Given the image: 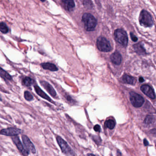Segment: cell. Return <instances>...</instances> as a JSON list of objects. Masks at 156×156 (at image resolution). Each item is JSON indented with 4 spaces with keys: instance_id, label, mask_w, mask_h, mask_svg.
Returning <instances> with one entry per match:
<instances>
[{
    "instance_id": "cell-1",
    "label": "cell",
    "mask_w": 156,
    "mask_h": 156,
    "mask_svg": "<svg viewBox=\"0 0 156 156\" xmlns=\"http://www.w3.org/2000/svg\"><path fill=\"white\" fill-rule=\"evenodd\" d=\"M82 21L84 23L85 29L88 31L95 30L97 25L96 19L90 13H84L82 15Z\"/></svg>"
},
{
    "instance_id": "cell-2",
    "label": "cell",
    "mask_w": 156,
    "mask_h": 156,
    "mask_svg": "<svg viewBox=\"0 0 156 156\" xmlns=\"http://www.w3.org/2000/svg\"><path fill=\"white\" fill-rule=\"evenodd\" d=\"M140 25L145 27H151L153 25V19L151 15L147 11L143 10L139 16Z\"/></svg>"
},
{
    "instance_id": "cell-3",
    "label": "cell",
    "mask_w": 156,
    "mask_h": 156,
    "mask_svg": "<svg viewBox=\"0 0 156 156\" xmlns=\"http://www.w3.org/2000/svg\"><path fill=\"white\" fill-rule=\"evenodd\" d=\"M115 40L124 47H126L128 44V38L127 33L123 29H117L114 33Z\"/></svg>"
},
{
    "instance_id": "cell-4",
    "label": "cell",
    "mask_w": 156,
    "mask_h": 156,
    "mask_svg": "<svg viewBox=\"0 0 156 156\" xmlns=\"http://www.w3.org/2000/svg\"><path fill=\"white\" fill-rule=\"evenodd\" d=\"M98 49L102 52H109L112 50L110 42L103 37H99L97 40Z\"/></svg>"
},
{
    "instance_id": "cell-5",
    "label": "cell",
    "mask_w": 156,
    "mask_h": 156,
    "mask_svg": "<svg viewBox=\"0 0 156 156\" xmlns=\"http://www.w3.org/2000/svg\"><path fill=\"white\" fill-rule=\"evenodd\" d=\"M130 99L132 105L136 108L141 107L144 103V99L140 95L135 92L130 93Z\"/></svg>"
},
{
    "instance_id": "cell-6",
    "label": "cell",
    "mask_w": 156,
    "mask_h": 156,
    "mask_svg": "<svg viewBox=\"0 0 156 156\" xmlns=\"http://www.w3.org/2000/svg\"><path fill=\"white\" fill-rule=\"evenodd\" d=\"M56 140L63 153L67 155H75L74 152L68 143L61 138L58 136L56 138Z\"/></svg>"
},
{
    "instance_id": "cell-7",
    "label": "cell",
    "mask_w": 156,
    "mask_h": 156,
    "mask_svg": "<svg viewBox=\"0 0 156 156\" xmlns=\"http://www.w3.org/2000/svg\"><path fill=\"white\" fill-rule=\"evenodd\" d=\"M22 140H23V143L25 145V149L28 153H31L33 154H35L36 152L35 148L34 146L32 141L29 139V138L26 136V135H23L22 136Z\"/></svg>"
},
{
    "instance_id": "cell-8",
    "label": "cell",
    "mask_w": 156,
    "mask_h": 156,
    "mask_svg": "<svg viewBox=\"0 0 156 156\" xmlns=\"http://www.w3.org/2000/svg\"><path fill=\"white\" fill-rule=\"evenodd\" d=\"M22 133V130L21 129L17 128H8L7 129H4L0 131V134L6 136H18Z\"/></svg>"
},
{
    "instance_id": "cell-9",
    "label": "cell",
    "mask_w": 156,
    "mask_h": 156,
    "mask_svg": "<svg viewBox=\"0 0 156 156\" xmlns=\"http://www.w3.org/2000/svg\"><path fill=\"white\" fill-rule=\"evenodd\" d=\"M12 141L14 144L16 145L17 148H18V150L23 153L24 155H29V153L25 150V148L23 146V144L22 143L21 141L20 140L18 136H13L12 138Z\"/></svg>"
},
{
    "instance_id": "cell-10",
    "label": "cell",
    "mask_w": 156,
    "mask_h": 156,
    "mask_svg": "<svg viewBox=\"0 0 156 156\" xmlns=\"http://www.w3.org/2000/svg\"><path fill=\"white\" fill-rule=\"evenodd\" d=\"M141 90L150 98L155 99L156 97L155 92L150 86L148 85H142L141 87Z\"/></svg>"
},
{
    "instance_id": "cell-11",
    "label": "cell",
    "mask_w": 156,
    "mask_h": 156,
    "mask_svg": "<svg viewBox=\"0 0 156 156\" xmlns=\"http://www.w3.org/2000/svg\"><path fill=\"white\" fill-rule=\"evenodd\" d=\"M40 84L51 96H52L53 97H55L56 96V92L54 88H53L52 86L50 83H48L47 81H40Z\"/></svg>"
},
{
    "instance_id": "cell-12",
    "label": "cell",
    "mask_w": 156,
    "mask_h": 156,
    "mask_svg": "<svg viewBox=\"0 0 156 156\" xmlns=\"http://www.w3.org/2000/svg\"><path fill=\"white\" fill-rule=\"evenodd\" d=\"M64 8L68 11H72L75 7V2L73 0H62Z\"/></svg>"
},
{
    "instance_id": "cell-13",
    "label": "cell",
    "mask_w": 156,
    "mask_h": 156,
    "mask_svg": "<svg viewBox=\"0 0 156 156\" xmlns=\"http://www.w3.org/2000/svg\"><path fill=\"white\" fill-rule=\"evenodd\" d=\"M34 88H35V91L37 95H39V96L41 97V98H44V99H45V100H48V101L51 102V103H54L53 101L50 98V97H49L48 95H46L38 86L35 85V86H34Z\"/></svg>"
},
{
    "instance_id": "cell-14",
    "label": "cell",
    "mask_w": 156,
    "mask_h": 156,
    "mask_svg": "<svg viewBox=\"0 0 156 156\" xmlns=\"http://www.w3.org/2000/svg\"><path fill=\"white\" fill-rule=\"evenodd\" d=\"M111 61L113 63L116 65H119L121 64L122 61V56L121 54L118 51H115L111 55Z\"/></svg>"
},
{
    "instance_id": "cell-15",
    "label": "cell",
    "mask_w": 156,
    "mask_h": 156,
    "mask_svg": "<svg viewBox=\"0 0 156 156\" xmlns=\"http://www.w3.org/2000/svg\"><path fill=\"white\" fill-rule=\"evenodd\" d=\"M41 65L45 70H48L51 71H56L58 70V68L56 65L51 63H43L41 64Z\"/></svg>"
},
{
    "instance_id": "cell-16",
    "label": "cell",
    "mask_w": 156,
    "mask_h": 156,
    "mask_svg": "<svg viewBox=\"0 0 156 156\" xmlns=\"http://www.w3.org/2000/svg\"><path fill=\"white\" fill-rule=\"evenodd\" d=\"M134 49L136 53L140 55H145L146 54V50L143 47L142 43H139L133 45Z\"/></svg>"
},
{
    "instance_id": "cell-17",
    "label": "cell",
    "mask_w": 156,
    "mask_h": 156,
    "mask_svg": "<svg viewBox=\"0 0 156 156\" xmlns=\"http://www.w3.org/2000/svg\"><path fill=\"white\" fill-rule=\"evenodd\" d=\"M122 80L124 83L131 84V85L135 84V82H136L135 79L133 77L127 75H124V76H123Z\"/></svg>"
},
{
    "instance_id": "cell-18",
    "label": "cell",
    "mask_w": 156,
    "mask_h": 156,
    "mask_svg": "<svg viewBox=\"0 0 156 156\" xmlns=\"http://www.w3.org/2000/svg\"><path fill=\"white\" fill-rule=\"evenodd\" d=\"M22 82L23 84L26 87H30L34 84L35 81L30 77H26L23 79Z\"/></svg>"
},
{
    "instance_id": "cell-19",
    "label": "cell",
    "mask_w": 156,
    "mask_h": 156,
    "mask_svg": "<svg viewBox=\"0 0 156 156\" xmlns=\"http://www.w3.org/2000/svg\"><path fill=\"white\" fill-rule=\"evenodd\" d=\"M0 75L2 78L6 79L8 80H12V77H11V76L1 68H0Z\"/></svg>"
},
{
    "instance_id": "cell-20",
    "label": "cell",
    "mask_w": 156,
    "mask_h": 156,
    "mask_svg": "<svg viewBox=\"0 0 156 156\" xmlns=\"http://www.w3.org/2000/svg\"><path fill=\"white\" fill-rule=\"evenodd\" d=\"M105 126L108 129L112 130L114 129L115 126V123L114 120H108L106 121L105 124Z\"/></svg>"
},
{
    "instance_id": "cell-21",
    "label": "cell",
    "mask_w": 156,
    "mask_h": 156,
    "mask_svg": "<svg viewBox=\"0 0 156 156\" xmlns=\"http://www.w3.org/2000/svg\"><path fill=\"white\" fill-rule=\"evenodd\" d=\"M155 121V117L152 116V115H149L147 116V117L145 118V120L144 121V123L145 124L149 125V124H152L154 123Z\"/></svg>"
},
{
    "instance_id": "cell-22",
    "label": "cell",
    "mask_w": 156,
    "mask_h": 156,
    "mask_svg": "<svg viewBox=\"0 0 156 156\" xmlns=\"http://www.w3.org/2000/svg\"><path fill=\"white\" fill-rule=\"evenodd\" d=\"M0 31L3 34H7L8 32V28L5 23H0Z\"/></svg>"
},
{
    "instance_id": "cell-23",
    "label": "cell",
    "mask_w": 156,
    "mask_h": 156,
    "mask_svg": "<svg viewBox=\"0 0 156 156\" xmlns=\"http://www.w3.org/2000/svg\"><path fill=\"white\" fill-rule=\"evenodd\" d=\"M24 97L25 99L28 101H31L34 99V96L29 91H25L24 93Z\"/></svg>"
},
{
    "instance_id": "cell-24",
    "label": "cell",
    "mask_w": 156,
    "mask_h": 156,
    "mask_svg": "<svg viewBox=\"0 0 156 156\" xmlns=\"http://www.w3.org/2000/svg\"><path fill=\"white\" fill-rule=\"evenodd\" d=\"M83 3L84 7L87 8L91 9L93 8V4L91 0H84Z\"/></svg>"
},
{
    "instance_id": "cell-25",
    "label": "cell",
    "mask_w": 156,
    "mask_h": 156,
    "mask_svg": "<svg viewBox=\"0 0 156 156\" xmlns=\"http://www.w3.org/2000/svg\"><path fill=\"white\" fill-rule=\"evenodd\" d=\"M130 35H131V39L133 40V41L136 42V41H138V38H137L135 35H134L132 33H130Z\"/></svg>"
},
{
    "instance_id": "cell-26",
    "label": "cell",
    "mask_w": 156,
    "mask_h": 156,
    "mask_svg": "<svg viewBox=\"0 0 156 156\" xmlns=\"http://www.w3.org/2000/svg\"><path fill=\"white\" fill-rule=\"evenodd\" d=\"M94 129L96 132H100V131H101V127H100V125H98V124H96V125H95L94 126Z\"/></svg>"
},
{
    "instance_id": "cell-27",
    "label": "cell",
    "mask_w": 156,
    "mask_h": 156,
    "mask_svg": "<svg viewBox=\"0 0 156 156\" xmlns=\"http://www.w3.org/2000/svg\"><path fill=\"white\" fill-rule=\"evenodd\" d=\"M143 142H144V144L145 146H147L148 145V141H147V140L146 139H144Z\"/></svg>"
},
{
    "instance_id": "cell-28",
    "label": "cell",
    "mask_w": 156,
    "mask_h": 156,
    "mask_svg": "<svg viewBox=\"0 0 156 156\" xmlns=\"http://www.w3.org/2000/svg\"><path fill=\"white\" fill-rule=\"evenodd\" d=\"M144 79L142 77H141V78H139V81H140V82H143L144 81Z\"/></svg>"
},
{
    "instance_id": "cell-29",
    "label": "cell",
    "mask_w": 156,
    "mask_h": 156,
    "mask_svg": "<svg viewBox=\"0 0 156 156\" xmlns=\"http://www.w3.org/2000/svg\"><path fill=\"white\" fill-rule=\"evenodd\" d=\"M88 156H91V155H93V156H95V155L93 154H88Z\"/></svg>"
},
{
    "instance_id": "cell-30",
    "label": "cell",
    "mask_w": 156,
    "mask_h": 156,
    "mask_svg": "<svg viewBox=\"0 0 156 156\" xmlns=\"http://www.w3.org/2000/svg\"><path fill=\"white\" fill-rule=\"evenodd\" d=\"M40 1H41L42 2H44L45 1V0H40Z\"/></svg>"
}]
</instances>
